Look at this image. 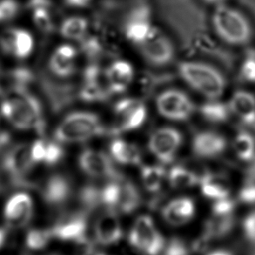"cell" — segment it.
I'll list each match as a JSON object with an SVG mask.
<instances>
[{
	"instance_id": "17",
	"label": "cell",
	"mask_w": 255,
	"mask_h": 255,
	"mask_svg": "<svg viewBox=\"0 0 255 255\" xmlns=\"http://www.w3.org/2000/svg\"><path fill=\"white\" fill-rule=\"evenodd\" d=\"M78 56L79 50L72 43L58 45L49 59L50 73L60 80L73 77L76 73Z\"/></svg>"
},
{
	"instance_id": "36",
	"label": "cell",
	"mask_w": 255,
	"mask_h": 255,
	"mask_svg": "<svg viewBox=\"0 0 255 255\" xmlns=\"http://www.w3.org/2000/svg\"><path fill=\"white\" fill-rule=\"evenodd\" d=\"M101 187L93 185L87 184L86 186L80 188L78 195V200L81 206V209L87 212L95 210L96 208L101 206Z\"/></svg>"
},
{
	"instance_id": "5",
	"label": "cell",
	"mask_w": 255,
	"mask_h": 255,
	"mask_svg": "<svg viewBox=\"0 0 255 255\" xmlns=\"http://www.w3.org/2000/svg\"><path fill=\"white\" fill-rule=\"evenodd\" d=\"M36 166L31 157L30 145H17L10 149L2 159V169L10 183L17 188H30L33 184L29 179Z\"/></svg>"
},
{
	"instance_id": "7",
	"label": "cell",
	"mask_w": 255,
	"mask_h": 255,
	"mask_svg": "<svg viewBox=\"0 0 255 255\" xmlns=\"http://www.w3.org/2000/svg\"><path fill=\"white\" fill-rule=\"evenodd\" d=\"M129 242L144 255H160L166 241L150 215L137 218L129 233Z\"/></svg>"
},
{
	"instance_id": "30",
	"label": "cell",
	"mask_w": 255,
	"mask_h": 255,
	"mask_svg": "<svg viewBox=\"0 0 255 255\" xmlns=\"http://www.w3.org/2000/svg\"><path fill=\"white\" fill-rule=\"evenodd\" d=\"M89 21L82 15L65 17L59 25V32L69 43H80L89 32Z\"/></svg>"
},
{
	"instance_id": "41",
	"label": "cell",
	"mask_w": 255,
	"mask_h": 255,
	"mask_svg": "<svg viewBox=\"0 0 255 255\" xmlns=\"http://www.w3.org/2000/svg\"><path fill=\"white\" fill-rule=\"evenodd\" d=\"M242 233L250 250H255V210L244 218L242 221Z\"/></svg>"
},
{
	"instance_id": "19",
	"label": "cell",
	"mask_w": 255,
	"mask_h": 255,
	"mask_svg": "<svg viewBox=\"0 0 255 255\" xmlns=\"http://www.w3.org/2000/svg\"><path fill=\"white\" fill-rule=\"evenodd\" d=\"M73 185L69 177L64 174H54L45 180L41 188L43 200L48 206H64L73 196Z\"/></svg>"
},
{
	"instance_id": "20",
	"label": "cell",
	"mask_w": 255,
	"mask_h": 255,
	"mask_svg": "<svg viewBox=\"0 0 255 255\" xmlns=\"http://www.w3.org/2000/svg\"><path fill=\"white\" fill-rule=\"evenodd\" d=\"M94 240L102 246H113L121 241L123 235L121 222L116 212L106 210L97 218L93 227Z\"/></svg>"
},
{
	"instance_id": "26",
	"label": "cell",
	"mask_w": 255,
	"mask_h": 255,
	"mask_svg": "<svg viewBox=\"0 0 255 255\" xmlns=\"http://www.w3.org/2000/svg\"><path fill=\"white\" fill-rule=\"evenodd\" d=\"M200 192L208 200H221L230 197V184L227 177L217 172H206L200 176Z\"/></svg>"
},
{
	"instance_id": "25",
	"label": "cell",
	"mask_w": 255,
	"mask_h": 255,
	"mask_svg": "<svg viewBox=\"0 0 255 255\" xmlns=\"http://www.w3.org/2000/svg\"><path fill=\"white\" fill-rule=\"evenodd\" d=\"M231 114L242 124L253 127L255 125V97L247 91H236L228 102Z\"/></svg>"
},
{
	"instance_id": "39",
	"label": "cell",
	"mask_w": 255,
	"mask_h": 255,
	"mask_svg": "<svg viewBox=\"0 0 255 255\" xmlns=\"http://www.w3.org/2000/svg\"><path fill=\"white\" fill-rule=\"evenodd\" d=\"M20 11L17 0H0V24L14 20Z\"/></svg>"
},
{
	"instance_id": "27",
	"label": "cell",
	"mask_w": 255,
	"mask_h": 255,
	"mask_svg": "<svg viewBox=\"0 0 255 255\" xmlns=\"http://www.w3.org/2000/svg\"><path fill=\"white\" fill-rule=\"evenodd\" d=\"M28 10L35 26L44 33H50L54 30L55 21L53 7L50 0H29Z\"/></svg>"
},
{
	"instance_id": "23",
	"label": "cell",
	"mask_w": 255,
	"mask_h": 255,
	"mask_svg": "<svg viewBox=\"0 0 255 255\" xmlns=\"http://www.w3.org/2000/svg\"><path fill=\"white\" fill-rule=\"evenodd\" d=\"M196 213V207L193 199L179 197L171 200L162 209V217L167 224L179 227L193 220Z\"/></svg>"
},
{
	"instance_id": "21",
	"label": "cell",
	"mask_w": 255,
	"mask_h": 255,
	"mask_svg": "<svg viewBox=\"0 0 255 255\" xmlns=\"http://www.w3.org/2000/svg\"><path fill=\"white\" fill-rule=\"evenodd\" d=\"M227 144L224 136L216 131H199L193 138L192 151L200 159H212L224 153Z\"/></svg>"
},
{
	"instance_id": "37",
	"label": "cell",
	"mask_w": 255,
	"mask_h": 255,
	"mask_svg": "<svg viewBox=\"0 0 255 255\" xmlns=\"http://www.w3.org/2000/svg\"><path fill=\"white\" fill-rule=\"evenodd\" d=\"M52 238L50 229H31L25 238V245L30 250L38 251L45 249Z\"/></svg>"
},
{
	"instance_id": "31",
	"label": "cell",
	"mask_w": 255,
	"mask_h": 255,
	"mask_svg": "<svg viewBox=\"0 0 255 255\" xmlns=\"http://www.w3.org/2000/svg\"><path fill=\"white\" fill-rule=\"evenodd\" d=\"M200 176L182 165L172 166L166 175L170 186L173 189L185 190L198 186Z\"/></svg>"
},
{
	"instance_id": "4",
	"label": "cell",
	"mask_w": 255,
	"mask_h": 255,
	"mask_svg": "<svg viewBox=\"0 0 255 255\" xmlns=\"http://www.w3.org/2000/svg\"><path fill=\"white\" fill-rule=\"evenodd\" d=\"M181 79L208 100H218L224 93L226 79L217 67L200 60H185L178 65Z\"/></svg>"
},
{
	"instance_id": "47",
	"label": "cell",
	"mask_w": 255,
	"mask_h": 255,
	"mask_svg": "<svg viewBox=\"0 0 255 255\" xmlns=\"http://www.w3.org/2000/svg\"><path fill=\"white\" fill-rule=\"evenodd\" d=\"M5 239H6V233L3 229L0 228V249L2 248V246L5 242Z\"/></svg>"
},
{
	"instance_id": "51",
	"label": "cell",
	"mask_w": 255,
	"mask_h": 255,
	"mask_svg": "<svg viewBox=\"0 0 255 255\" xmlns=\"http://www.w3.org/2000/svg\"></svg>"
},
{
	"instance_id": "3",
	"label": "cell",
	"mask_w": 255,
	"mask_h": 255,
	"mask_svg": "<svg viewBox=\"0 0 255 255\" xmlns=\"http://www.w3.org/2000/svg\"><path fill=\"white\" fill-rule=\"evenodd\" d=\"M108 133L100 118L88 111L67 114L54 131V138L60 144H80Z\"/></svg>"
},
{
	"instance_id": "49",
	"label": "cell",
	"mask_w": 255,
	"mask_h": 255,
	"mask_svg": "<svg viewBox=\"0 0 255 255\" xmlns=\"http://www.w3.org/2000/svg\"><path fill=\"white\" fill-rule=\"evenodd\" d=\"M95 255H104V254H96Z\"/></svg>"
},
{
	"instance_id": "34",
	"label": "cell",
	"mask_w": 255,
	"mask_h": 255,
	"mask_svg": "<svg viewBox=\"0 0 255 255\" xmlns=\"http://www.w3.org/2000/svg\"><path fill=\"white\" fill-rule=\"evenodd\" d=\"M233 150L241 161L249 163L255 157V138L247 131H241L233 141Z\"/></svg>"
},
{
	"instance_id": "42",
	"label": "cell",
	"mask_w": 255,
	"mask_h": 255,
	"mask_svg": "<svg viewBox=\"0 0 255 255\" xmlns=\"http://www.w3.org/2000/svg\"><path fill=\"white\" fill-rule=\"evenodd\" d=\"M238 200L245 205H255V182H245L239 192Z\"/></svg>"
},
{
	"instance_id": "6",
	"label": "cell",
	"mask_w": 255,
	"mask_h": 255,
	"mask_svg": "<svg viewBox=\"0 0 255 255\" xmlns=\"http://www.w3.org/2000/svg\"><path fill=\"white\" fill-rule=\"evenodd\" d=\"M114 114L117 122L108 129V134L119 135L141 128L147 118V108L141 99L129 97L114 104Z\"/></svg>"
},
{
	"instance_id": "48",
	"label": "cell",
	"mask_w": 255,
	"mask_h": 255,
	"mask_svg": "<svg viewBox=\"0 0 255 255\" xmlns=\"http://www.w3.org/2000/svg\"><path fill=\"white\" fill-rule=\"evenodd\" d=\"M3 181H2V177L0 176V193L3 192Z\"/></svg>"
},
{
	"instance_id": "33",
	"label": "cell",
	"mask_w": 255,
	"mask_h": 255,
	"mask_svg": "<svg viewBox=\"0 0 255 255\" xmlns=\"http://www.w3.org/2000/svg\"><path fill=\"white\" fill-rule=\"evenodd\" d=\"M205 121L212 124H222L229 120L231 113L228 104L218 100H209L199 108Z\"/></svg>"
},
{
	"instance_id": "38",
	"label": "cell",
	"mask_w": 255,
	"mask_h": 255,
	"mask_svg": "<svg viewBox=\"0 0 255 255\" xmlns=\"http://www.w3.org/2000/svg\"><path fill=\"white\" fill-rule=\"evenodd\" d=\"M241 80L255 84V50H249L246 53L240 70Z\"/></svg>"
},
{
	"instance_id": "13",
	"label": "cell",
	"mask_w": 255,
	"mask_h": 255,
	"mask_svg": "<svg viewBox=\"0 0 255 255\" xmlns=\"http://www.w3.org/2000/svg\"><path fill=\"white\" fill-rule=\"evenodd\" d=\"M156 26L151 8L141 4L128 13L122 29L126 39L137 47L151 36Z\"/></svg>"
},
{
	"instance_id": "28",
	"label": "cell",
	"mask_w": 255,
	"mask_h": 255,
	"mask_svg": "<svg viewBox=\"0 0 255 255\" xmlns=\"http://www.w3.org/2000/svg\"><path fill=\"white\" fill-rule=\"evenodd\" d=\"M110 157L115 162L124 166H138L142 160L138 146L121 138H114L109 145Z\"/></svg>"
},
{
	"instance_id": "15",
	"label": "cell",
	"mask_w": 255,
	"mask_h": 255,
	"mask_svg": "<svg viewBox=\"0 0 255 255\" xmlns=\"http://www.w3.org/2000/svg\"><path fill=\"white\" fill-rule=\"evenodd\" d=\"M88 228V213L80 209L71 212L58 219L55 224L50 229L52 238L62 242L76 243L87 237L86 232Z\"/></svg>"
},
{
	"instance_id": "32",
	"label": "cell",
	"mask_w": 255,
	"mask_h": 255,
	"mask_svg": "<svg viewBox=\"0 0 255 255\" xmlns=\"http://www.w3.org/2000/svg\"><path fill=\"white\" fill-rule=\"evenodd\" d=\"M166 175L167 172L161 165L142 166L140 172L142 185L148 193L156 194L162 188Z\"/></svg>"
},
{
	"instance_id": "8",
	"label": "cell",
	"mask_w": 255,
	"mask_h": 255,
	"mask_svg": "<svg viewBox=\"0 0 255 255\" xmlns=\"http://www.w3.org/2000/svg\"><path fill=\"white\" fill-rule=\"evenodd\" d=\"M136 48L145 62L157 68L169 66L175 59L174 43L172 38L158 26H156L151 36Z\"/></svg>"
},
{
	"instance_id": "9",
	"label": "cell",
	"mask_w": 255,
	"mask_h": 255,
	"mask_svg": "<svg viewBox=\"0 0 255 255\" xmlns=\"http://www.w3.org/2000/svg\"><path fill=\"white\" fill-rule=\"evenodd\" d=\"M156 106L162 117L172 121H187L196 110V106L189 95L176 88L166 89L159 93Z\"/></svg>"
},
{
	"instance_id": "24",
	"label": "cell",
	"mask_w": 255,
	"mask_h": 255,
	"mask_svg": "<svg viewBox=\"0 0 255 255\" xmlns=\"http://www.w3.org/2000/svg\"><path fill=\"white\" fill-rule=\"evenodd\" d=\"M31 157L35 165L43 164L47 166L58 165L65 157L62 144L58 141L38 139L30 145Z\"/></svg>"
},
{
	"instance_id": "29",
	"label": "cell",
	"mask_w": 255,
	"mask_h": 255,
	"mask_svg": "<svg viewBox=\"0 0 255 255\" xmlns=\"http://www.w3.org/2000/svg\"><path fill=\"white\" fill-rule=\"evenodd\" d=\"M142 195L134 183L125 179H121V191L115 212L118 214H131L141 206Z\"/></svg>"
},
{
	"instance_id": "16",
	"label": "cell",
	"mask_w": 255,
	"mask_h": 255,
	"mask_svg": "<svg viewBox=\"0 0 255 255\" xmlns=\"http://www.w3.org/2000/svg\"><path fill=\"white\" fill-rule=\"evenodd\" d=\"M34 48V36L24 28H8L0 34V49L5 55L25 59L31 55Z\"/></svg>"
},
{
	"instance_id": "46",
	"label": "cell",
	"mask_w": 255,
	"mask_h": 255,
	"mask_svg": "<svg viewBox=\"0 0 255 255\" xmlns=\"http://www.w3.org/2000/svg\"><path fill=\"white\" fill-rule=\"evenodd\" d=\"M207 255H234V254L227 249H217L209 253Z\"/></svg>"
},
{
	"instance_id": "35",
	"label": "cell",
	"mask_w": 255,
	"mask_h": 255,
	"mask_svg": "<svg viewBox=\"0 0 255 255\" xmlns=\"http://www.w3.org/2000/svg\"><path fill=\"white\" fill-rule=\"evenodd\" d=\"M10 91L29 90V86L34 83L37 75L26 66H18L8 73Z\"/></svg>"
},
{
	"instance_id": "11",
	"label": "cell",
	"mask_w": 255,
	"mask_h": 255,
	"mask_svg": "<svg viewBox=\"0 0 255 255\" xmlns=\"http://www.w3.org/2000/svg\"><path fill=\"white\" fill-rule=\"evenodd\" d=\"M183 142L181 131L171 127H163L158 128L150 136L148 148L161 164H170L174 161Z\"/></svg>"
},
{
	"instance_id": "1",
	"label": "cell",
	"mask_w": 255,
	"mask_h": 255,
	"mask_svg": "<svg viewBox=\"0 0 255 255\" xmlns=\"http://www.w3.org/2000/svg\"><path fill=\"white\" fill-rule=\"evenodd\" d=\"M0 110L14 128L23 131L32 130L38 134L45 132L43 106L29 90L10 91L2 101Z\"/></svg>"
},
{
	"instance_id": "44",
	"label": "cell",
	"mask_w": 255,
	"mask_h": 255,
	"mask_svg": "<svg viewBox=\"0 0 255 255\" xmlns=\"http://www.w3.org/2000/svg\"><path fill=\"white\" fill-rule=\"evenodd\" d=\"M10 142V133L7 131H0V152H2L3 149L6 148Z\"/></svg>"
},
{
	"instance_id": "22",
	"label": "cell",
	"mask_w": 255,
	"mask_h": 255,
	"mask_svg": "<svg viewBox=\"0 0 255 255\" xmlns=\"http://www.w3.org/2000/svg\"><path fill=\"white\" fill-rule=\"evenodd\" d=\"M105 70L113 95L125 93L134 81V68L131 63L125 59H115Z\"/></svg>"
},
{
	"instance_id": "2",
	"label": "cell",
	"mask_w": 255,
	"mask_h": 255,
	"mask_svg": "<svg viewBox=\"0 0 255 255\" xmlns=\"http://www.w3.org/2000/svg\"><path fill=\"white\" fill-rule=\"evenodd\" d=\"M211 24L215 35L227 45H247L254 35V28L249 17L242 10L227 3L214 7Z\"/></svg>"
},
{
	"instance_id": "43",
	"label": "cell",
	"mask_w": 255,
	"mask_h": 255,
	"mask_svg": "<svg viewBox=\"0 0 255 255\" xmlns=\"http://www.w3.org/2000/svg\"><path fill=\"white\" fill-rule=\"evenodd\" d=\"M93 0H64L66 5L75 9V10H82L89 7L93 3Z\"/></svg>"
},
{
	"instance_id": "14",
	"label": "cell",
	"mask_w": 255,
	"mask_h": 255,
	"mask_svg": "<svg viewBox=\"0 0 255 255\" xmlns=\"http://www.w3.org/2000/svg\"><path fill=\"white\" fill-rule=\"evenodd\" d=\"M78 163L81 172L93 179L114 180L123 177L122 173L114 166L113 159L102 151L85 149L80 152Z\"/></svg>"
},
{
	"instance_id": "12",
	"label": "cell",
	"mask_w": 255,
	"mask_h": 255,
	"mask_svg": "<svg viewBox=\"0 0 255 255\" xmlns=\"http://www.w3.org/2000/svg\"><path fill=\"white\" fill-rule=\"evenodd\" d=\"M112 95L106 70L96 62L89 64L84 70L83 80L78 90V98L86 103H97L107 101Z\"/></svg>"
},
{
	"instance_id": "40",
	"label": "cell",
	"mask_w": 255,
	"mask_h": 255,
	"mask_svg": "<svg viewBox=\"0 0 255 255\" xmlns=\"http://www.w3.org/2000/svg\"><path fill=\"white\" fill-rule=\"evenodd\" d=\"M192 248L183 239L172 237L165 243L160 255H189Z\"/></svg>"
},
{
	"instance_id": "45",
	"label": "cell",
	"mask_w": 255,
	"mask_h": 255,
	"mask_svg": "<svg viewBox=\"0 0 255 255\" xmlns=\"http://www.w3.org/2000/svg\"><path fill=\"white\" fill-rule=\"evenodd\" d=\"M200 1L206 3V4L213 5V6L215 7L220 5V4H222V3H226L228 0H200Z\"/></svg>"
},
{
	"instance_id": "10",
	"label": "cell",
	"mask_w": 255,
	"mask_h": 255,
	"mask_svg": "<svg viewBox=\"0 0 255 255\" xmlns=\"http://www.w3.org/2000/svg\"><path fill=\"white\" fill-rule=\"evenodd\" d=\"M63 80L45 72H40L37 75L36 81L54 113L65 110L78 97L75 86Z\"/></svg>"
},
{
	"instance_id": "50",
	"label": "cell",
	"mask_w": 255,
	"mask_h": 255,
	"mask_svg": "<svg viewBox=\"0 0 255 255\" xmlns=\"http://www.w3.org/2000/svg\"><path fill=\"white\" fill-rule=\"evenodd\" d=\"M2 93V89H1V86H0V94Z\"/></svg>"
},
{
	"instance_id": "18",
	"label": "cell",
	"mask_w": 255,
	"mask_h": 255,
	"mask_svg": "<svg viewBox=\"0 0 255 255\" xmlns=\"http://www.w3.org/2000/svg\"><path fill=\"white\" fill-rule=\"evenodd\" d=\"M33 211V201L28 193H15L5 204L4 220L10 228H24L31 221Z\"/></svg>"
}]
</instances>
